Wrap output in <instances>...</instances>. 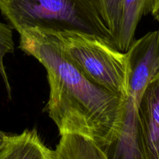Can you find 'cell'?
I'll return each instance as SVG.
<instances>
[{
    "label": "cell",
    "mask_w": 159,
    "mask_h": 159,
    "mask_svg": "<svg viewBox=\"0 0 159 159\" xmlns=\"http://www.w3.org/2000/svg\"><path fill=\"white\" fill-rule=\"evenodd\" d=\"M0 11L18 33L34 27L80 32L101 37L116 48L93 0H0Z\"/></svg>",
    "instance_id": "obj_2"
},
{
    "label": "cell",
    "mask_w": 159,
    "mask_h": 159,
    "mask_svg": "<svg viewBox=\"0 0 159 159\" xmlns=\"http://www.w3.org/2000/svg\"><path fill=\"white\" fill-rule=\"evenodd\" d=\"M8 137H9V135H7L6 134H5L4 132L0 130V151L2 149V148L6 144V141L8 140Z\"/></svg>",
    "instance_id": "obj_12"
},
{
    "label": "cell",
    "mask_w": 159,
    "mask_h": 159,
    "mask_svg": "<svg viewBox=\"0 0 159 159\" xmlns=\"http://www.w3.org/2000/svg\"><path fill=\"white\" fill-rule=\"evenodd\" d=\"M138 120L146 159H159V72L144 89Z\"/></svg>",
    "instance_id": "obj_5"
},
{
    "label": "cell",
    "mask_w": 159,
    "mask_h": 159,
    "mask_svg": "<svg viewBox=\"0 0 159 159\" xmlns=\"http://www.w3.org/2000/svg\"><path fill=\"white\" fill-rule=\"evenodd\" d=\"M14 49L15 46L12 37V28L9 24L0 21V75L4 82L6 93L9 99H11L12 97L11 85L4 65V57L6 54H12Z\"/></svg>",
    "instance_id": "obj_10"
},
{
    "label": "cell",
    "mask_w": 159,
    "mask_h": 159,
    "mask_svg": "<svg viewBox=\"0 0 159 159\" xmlns=\"http://www.w3.org/2000/svg\"><path fill=\"white\" fill-rule=\"evenodd\" d=\"M152 14L154 18L159 22V0H155Z\"/></svg>",
    "instance_id": "obj_11"
},
{
    "label": "cell",
    "mask_w": 159,
    "mask_h": 159,
    "mask_svg": "<svg viewBox=\"0 0 159 159\" xmlns=\"http://www.w3.org/2000/svg\"><path fill=\"white\" fill-rule=\"evenodd\" d=\"M95 6L107 27L113 35L117 36L123 13V0H93Z\"/></svg>",
    "instance_id": "obj_9"
},
{
    "label": "cell",
    "mask_w": 159,
    "mask_h": 159,
    "mask_svg": "<svg viewBox=\"0 0 159 159\" xmlns=\"http://www.w3.org/2000/svg\"><path fill=\"white\" fill-rule=\"evenodd\" d=\"M57 34L65 55L87 78L99 86L125 97L126 53L97 36L74 31Z\"/></svg>",
    "instance_id": "obj_4"
},
{
    "label": "cell",
    "mask_w": 159,
    "mask_h": 159,
    "mask_svg": "<svg viewBox=\"0 0 159 159\" xmlns=\"http://www.w3.org/2000/svg\"><path fill=\"white\" fill-rule=\"evenodd\" d=\"M51 159H108L99 146L89 138L79 134H65L55 150L51 152Z\"/></svg>",
    "instance_id": "obj_8"
},
{
    "label": "cell",
    "mask_w": 159,
    "mask_h": 159,
    "mask_svg": "<svg viewBox=\"0 0 159 159\" xmlns=\"http://www.w3.org/2000/svg\"><path fill=\"white\" fill-rule=\"evenodd\" d=\"M155 0H123L120 26L115 38L116 49L126 53L135 40L137 27L144 16L152 13Z\"/></svg>",
    "instance_id": "obj_7"
},
{
    "label": "cell",
    "mask_w": 159,
    "mask_h": 159,
    "mask_svg": "<svg viewBox=\"0 0 159 159\" xmlns=\"http://www.w3.org/2000/svg\"><path fill=\"white\" fill-rule=\"evenodd\" d=\"M127 92L120 127L111 144L102 149L108 159H146L138 120V107L148 84L159 72V39L144 35L126 52Z\"/></svg>",
    "instance_id": "obj_3"
},
{
    "label": "cell",
    "mask_w": 159,
    "mask_h": 159,
    "mask_svg": "<svg viewBox=\"0 0 159 159\" xmlns=\"http://www.w3.org/2000/svg\"><path fill=\"white\" fill-rule=\"evenodd\" d=\"M51 152L35 129L25 130L20 134L9 135L0 159H51Z\"/></svg>",
    "instance_id": "obj_6"
},
{
    "label": "cell",
    "mask_w": 159,
    "mask_h": 159,
    "mask_svg": "<svg viewBox=\"0 0 159 159\" xmlns=\"http://www.w3.org/2000/svg\"><path fill=\"white\" fill-rule=\"evenodd\" d=\"M19 34V48L46 69L47 110L60 136L84 135L101 149L111 144L120 127L124 98L87 78L65 55L57 32L34 27Z\"/></svg>",
    "instance_id": "obj_1"
}]
</instances>
